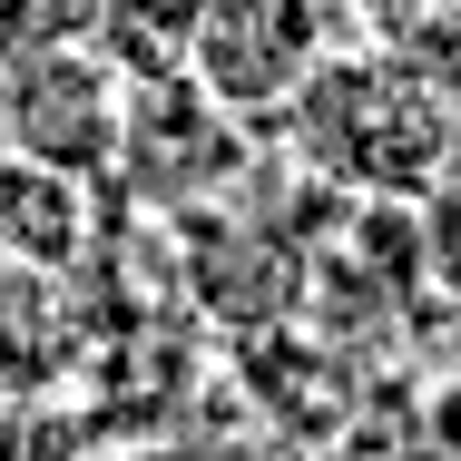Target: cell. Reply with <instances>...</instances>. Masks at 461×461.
Segmentation results:
<instances>
[{
    "label": "cell",
    "instance_id": "52a82bcc",
    "mask_svg": "<svg viewBox=\"0 0 461 461\" xmlns=\"http://www.w3.org/2000/svg\"><path fill=\"white\" fill-rule=\"evenodd\" d=\"M0 461H89V422L69 412V393L0 402Z\"/></svg>",
    "mask_w": 461,
    "mask_h": 461
},
{
    "label": "cell",
    "instance_id": "5b68a950",
    "mask_svg": "<svg viewBox=\"0 0 461 461\" xmlns=\"http://www.w3.org/2000/svg\"><path fill=\"white\" fill-rule=\"evenodd\" d=\"M89 177H59L40 158H0V256H30V266H79L89 246Z\"/></svg>",
    "mask_w": 461,
    "mask_h": 461
},
{
    "label": "cell",
    "instance_id": "3957f363",
    "mask_svg": "<svg viewBox=\"0 0 461 461\" xmlns=\"http://www.w3.org/2000/svg\"><path fill=\"white\" fill-rule=\"evenodd\" d=\"M324 0H206L186 79L216 98L226 118H276L304 98V79L324 69Z\"/></svg>",
    "mask_w": 461,
    "mask_h": 461
},
{
    "label": "cell",
    "instance_id": "8992f818",
    "mask_svg": "<svg viewBox=\"0 0 461 461\" xmlns=\"http://www.w3.org/2000/svg\"><path fill=\"white\" fill-rule=\"evenodd\" d=\"M196 20H206V0H98L89 40L128 79H177L186 50H196Z\"/></svg>",
    "mask_w": 461,
    "mask_h": 461
},
{
    "label": "cell",
    "instance_id": "7a4b0ae2",
    "mask_svg": "<svg viewBox=\"0 0 461 461\" xmlns=\"http://www.w3.org/2000/svg\"><path fill=\"white\" fill-rule=\"evenodd\" d=\"M128 69L98 40H59L0 69V158H40L59 177H108L128 138Z\"/></svg>",
    "mask_w": 461,
    "mask_h": 461
},
{
    "label": "cell",
    "instance_id": "6da1fadb",
    "mask_svg": "<svg viewBox=\"0 0 461 461\" xmlns=\"http://www.w3.org/2000/svg\"><path fill=\"white\" fill-rule=\"evenodd\" d=\"M294 128H304V158L334 167L344 186L402 196L442 167V108L402 89V69H373V59H324L294 98Z\"/></svg>",
    "mask_w": 461,
    "mask_h": 461
},
{
    "label": "cell",
    "instance_id": "ba28073f",
    "mask_svg": "<svg viewBox=\"0 0 461 461\" xmlns=\"http://www.w3.org/2000/svg\"><path fill=\"white\" fill-rule=\"evenodd\" d=\"M89 30H98V0H0V69L40 59L59 40H89Z\"/></svg>",
    "mask_w": 461,
    "mask_h": 461
},
{
    "label": "cell",
    "instance_id": "277c9868",
    "mask_svg": "<svg viewBox=\"0 0 461 461\" xmlns=\"http://www.w3.org/2000/svg\"><path fill=\"white\" fill-rule=\"evenodd\" d=\"M89 364V314L59 266L0 256V402L20 393H69V373Z\"/></svg>",
    "mask_w": 461,
    "mask_h": 461
}]
</instances>
